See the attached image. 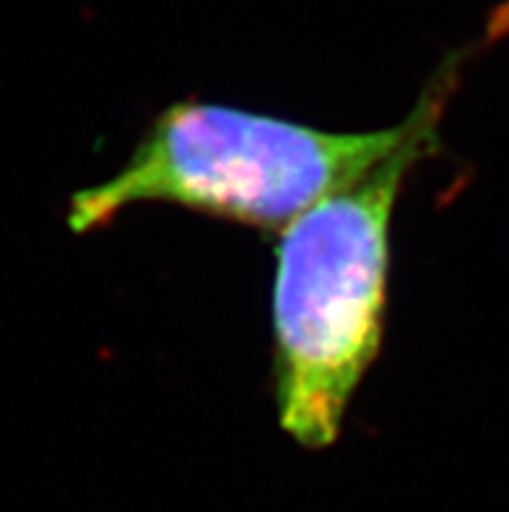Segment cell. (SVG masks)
<instances>
[{
	"label": "cell",
	"mask_w": 509,
	"mask_h": 512,
	"mask_svg": "<svg viewBox=\"0 0 509 512\" xmlns=\"http://www.w3.org/2000/svg\"><path fill=\"white\" fill-rule=\"evenodd\" d=\"M408 130L411 117L369 133H330L224 104H172L115 177L73 195L71 227L94 232L130 206L172 203L284 232L393 154Z\"/></svg>",
	"instance_id": "2"
},
{
	"label": "cell",
	"mask_w": 509,
	"mask_h": 512,
	"mask_svg": "<svg viewBox=\"0 0 509 512\" xmlns=\"http://www.w3.org/2000/svg\"><path fill=\"white\" fill-rule=\"evenodd\" d=\"M458 81L450 60L429 81L398 149L281 232L273 284V372L281 427L304 448L341 435L346 406L377 359L385 325L390 224L411 169L437 149Z\"/></svg>",
	"instance_id": "1"
},
{
	"label": "cell",
	"mask_w": 509,
	"mask_h": 512,
	"mask_svg": "<svg viewBox=\"0 0 509 512\" xmlns=\"http://www.w3.org/2000/svg\"><path fill=\"white\" fill-rule=\"evenodd\" d=\"M509 34V0H502L489 16V26H486V39L497 42Z\"/></svg>",
	"instance_id": "3"
}]
</instances>
